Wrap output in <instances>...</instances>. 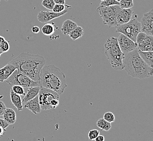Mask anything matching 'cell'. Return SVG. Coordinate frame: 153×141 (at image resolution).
<instances>
[{
	"label": "cell",
	"mask_w": 153,
	"mask_h": 141,
	"mask_svg": "<svg viewBox=\"0 0 153 141\" xmlns=\"http://www.w3.org/2000/svg\"><path fill=\"white\" fill-rule=\"evenodd\" d=\"M8 64L13 65L21 73L34 81H40V74L46 64L44 56L29 53H21Z\"/></svg>",
	"instance_id": "cell-1"
},
{
	"label": "cell",
	"mask_w": 153,
	"mask_h": 141,
	"mask_svg": "<svg viewBox=\"0 0 153 141\" xmlns=\"http://www.w3.org/2000/svg\"><path fill=\"white\" fill-rule=\"evenodd\" d=\"M40 85L61 94L67 88L65 74L55 65H45L40 74Z\"/></svg>",
	"instance_id": "cell-2"
},
{
	"label": "cell",
	"mask_w": 153,
	"mask_h": 141,
	"mask_svg": "<svg viewBox=\"0 0 153 141\" xmlns=\"http://www.w3.org/2000/svg\"><path fill=\"white\" fill-rule=\"evenodd\" d=\"M124 68L127 73L130 76L140 79H143L152 76L153 68L146 64L142 59L138 53V50H135L125 54L123 60Z\"/></svg>",
	"instance_id": "cell-3"
},
{
	"label": "cell",
	"mask_w": 153,
	"mask_h": 141,
	"mask_svg": "<svg viewBox=\"0 0 153 141\" xmlns=\"http://www.w3.org/2000/svg\"><path fill=\"white\" fill-rule=\"evenodd\" d=\"M105 55L112 68L116 70H122L124 68V54L118 44L117 39L115 37H110L106 40L104 44Z\"/></svg>",
	"instance_id": "cell-4"
},
{
	"label": "cell",
	"mask_w": 153,
	"mask_h": 141,
	"mask_svg": "<svg viewBox=\"0 0 153 141\" xmlns=\"http://www.w3.org/2000/svg\"><path fill=\"white\" fill-rule=\"evenodd\" d=\"M121 8L119 5L104 7L100 6L97 11L103 20V24L108 26L109 28L117 26L116 18Z\"/></svg>",
	"instance_id": "cell-5"
},
{
	"label": "cell",
	"mask_w": 153,
	"mask_h": 141,
	"mask_svg": "<svg viewBox=\"0 0 153 141\" xmlns=\"http://www.w3.org/2000/svg\"><path fill=\"white\" fill-rule=\"evenodd\" d=\"M9 85H19L26 88L34 86H41L40 81H34L25 74L16 69L12 75L6 80Z\"/></svg>",
	"instance_id": "cell-6"
},
{
	"label": "cell",
	"mask_w": 153,
	"mask_h": 141,
	"mask_svg": "<svg viewBox=\"0 0 153 141\" xmlns=\"http://www.w3.org/2000/svg\"><path fill=\"white\" fill-rule=\"evenodd\" d=\"M141 23L136 19H133L128 23L117 26L116 32L123 34L136 42L137 36L141 32Z\"/></svg>",
	"instance_id": "cell-7"
},
{
	"label": "cell",
	"mask_w": 153,
	"mask_h": 141,
	"mask_svg": "<svg viewBox=\"0 0 153 141\" xmlns=\"http://www.w3.org/2000/svg\"><path fill=\"white\" fill-rule=\"evenodd\" d=\"M38 98L41 110H47L52 109L51 102L54 99H59V96L55 91L40 86Z\"/></svg>",
	"instance_id": "cell-8"
},
{
	"label": "cell",
	"mask_w": 153,
	"mask_h": 141,
	"mask_svg": "<svg viewBox=\"0 0 153 141\" xmlns=\"http://www.w3.org/2000/svg\"><path fill=\"white\" fill-rule=\"evenodd\" d=\"M136 43L138 50L144 52L153 51V36L148 35L144 33L140 32L137 36Z\"/></svg>",
	"instance_id": "cell-9"
},
{
	"label": "cell",
	"mask_w": 153,
	"mask_h": 141,
	"mask_svg": "<svg viewBox=\"0 0 153 141\" xmlns=\"http://www.w3.org/2000/svg\"><path fill=\"white\" fill-rule=\"evenodd\" d=\"M141 23V32L147 35L153 36V10L143 14Z\"/></svg>",
	"instance_id": "cell-10"
},
{
	"label": "cell",
	"mask_w": 153,
	"mask_h": 141,
	"mask_svg": "<svg viewBox=\"0 0 153 141\" xmlns=\"http://www.w3.org/2000/svg\"><path fill=\"white\" fill-rule=\"evenodd\" d=\"M117 39L121 51L125 54L133 51L137 48V44L135 42L123 34H121Z\"/></svg>",
	"instance_id": "cell-11"
},
{
	"label": "cell",
	"mask_w": 153,
	"mask_h": 141,
	"mask_svg": "<svg viewBox=\"0 0 153 141\" xmlns=\"http://www.w3.org/2000/svg\"><path fill=\"white\" fill-rule=\"evenodd\" d=\"M68 12V9L61 13H54L49 11H41L37 15L38 20L41 23H48L53 19L59 18L66 14Z\"/></svg>",
	"instance_id": "cell-12"
},
{
	"label": "cell",
	"mask_w": 153,
	"mask_h": 141,
	"mask_svg": "<svg viewBox=\"0 0 153 141\" xmlns=\"http://www.w3.org/2000/svg\"><path fill=\"white\" fill-rule=\"evenodd\" d=\"M133 15V11L132 9H122L121 8L120 11L118 13L116 21L117 26L123 24L128 23L132 18Z\"/></svg>",
	"instance_id": "cell-13"
},
{
	"label": "cell",
	"mask_w": 153,
	"mask_h": 141,
	"mask_svg": "<svg viewBox=\"0 0 153 141\" xmlns=\"http://www.w3.org/2000/svg\"><path fill=\"white\" fill-rule=\"evenodd\" d=\"M23 105L25 108L29 110L35 115H37L41 112V109L39 104L38 96L25 103Z\"/></svg>",
	"instance_id": "cell-14"
},
{
	"label": "cell",
	"mask_w": 153,
	"mask_h": 141,
	"mask_svg": "<svg viewBox=\"0 0 153 141\" xmlns=\"http://www.w3.org/2000/svg\"><path fill=\"white\" fill-rule=\"evenodd\" d=\"M16 69L15 66L10 64H8L3 68H0V82L6 81Z\"/></svg>",
	"instance_id": "cell-15"
},
{
	"label": "cell",
	"mask_w": 153,
	"mask_h": 141,
	"mask_svg": "<svg viewBox=\"0 0 153 141\" xmlns=\"http://www.w3.org/2000/svg\"><path fill=\"white\" fill-rule=\"evenodd\" d=\"M40 90V86H34L28 88L26 94L24 96V98L22 100V104L30 101V100L34 98L35 97L38 96L39 92Z\"/></svg>",
	"instance_id": "cell-16"
},
{
	"label": "cell",
	"mask_w": 153,
	"mask_h": 141,
	"mask_svg": "<svg viewBox=\"0 0 153 141\" xmlns=\"http://www.w3.org/2000/svg\"><path fill=\"white\" fill-rule=\"evenodd\" d=\"M77 26V24L73 21L69 19L66 20L63 22L61 28L62 33L63 35H68L71 31H72L75 28H76Z\"/></svg>",
	"instance_id": "cell-17"
},
{
	"label": "cell",
	"mask_w": 153,
	"mask_h": 141,
	"mask_svg": "<svg viewBox=\"0 0 153 141\" xmlns=\"http://www.w3.org/2000/svg\"><path fill=\"white\" fill-rule=\"evenodd\" d=\"M10 97L12 104L18 109L19 111H21L23 110L24 105L22 104L21 96L16 94L12 90H10Z\"/></svg>",
	"instance_id": "cell-18"
},
{
	"label": "cell",
	"mask_w": 153,
	"mask_h": 141,
	"mask_svg": "<svg viewBox=\"0 0 153 141\" xmlns=\"http://www.w3.org/2000/svg\"><path fill=\"white\" fill-rule=\"evenodd\" d=\"M3 119L7 123L10 124H13L16 120V114L15 111L11 108H6L3 113Z\"/></svg>",
	"instance_id": "cell-19"
},
{
	"label": "cell",
	"mask_w": 153,
	"mask_h": 141,
	"mask_svg": "<svg viewBox=\"0 0 153 141\" xmlns=\"http://www.w3.org/2000/svg\"><path fill=\"white\" fill-rule=\"evenodd\" d=\"M138 53L140 56L141 57L142 59L144 60L146 64H147L150 67L153 68V51L144 52L138 50Z\"/></svg>",
	"instance_id": "cell-20"
},
{
	"label": "cell",
	"mask_w": 153,
	"mask_h": 141,
	"mask_svg": "<svg viewBox=\"0 0 153 141\" xmlns=\"http://www.w3.org/2000/svg\"><path fill=\"white\" fill-rule=\"evenodd\" d=\"M84 30L82 27L77 26L69 34V36L73 40L75 41L78 39L80 38L84 34Z\"/></svg>",
	"instance_id": "cell-21"
},
{
	"label": "cell",
	"mask_w": 153,
	"mask_h": 141,
	"mask_svg": "<svg viewBox=\"0 0 153 141\" xmlns=\"http://www.w3.org/2000/svg\"><path fill=\"white\" fill-rule=\"evenodd\" d=\"M97 126L102 130L108 131L111 128V124L105 121L103 118L99 119L96 123Z\"/></svg>",
	"instance_id": "cell-22"
},
{
	"label": "cell",
	"mask_w": 153,
	"mask_h": 141,
	"mask_svg": "<svg viewBox=\"0 0 153 141\" xmlns=\"http://www.w3.org/2000/svg\"><path fill=\"white\" fill-rule=\"evenodd\" d=\"M41 31L44 35L46 36H50L52 35L55 32L54 26L53 24L47 23L45 24L41 28Z\"/></svg>",
	"instance_id": "cell-23"
},
{
	"label": "cell",
	"mask_w": 153,
	"mask_h": 141,
	"mask_svg": "<svg viewBox=\"0 0 153 141\" xmlns=\"http://www.w3.org/2000/svg\"><path fill=\"white\" fill-rule=\"evenodd\" d=\"M119 6L122 9H129L134 6L133 0H121L119 2Z\"/></svg>",
	"instance_id": "cell-24"
},
{
	"label": "cell",
	"mask_w": 153,
	"mask_h": 141,
	"mask_svg": "<svg viewBox=\"0 0 153 141\" xmlns=\"http://www.w3.org/2000/svg\"><path fill=\"white\" fill-rule=\"evenodd\" d=\"M41 4L45 8L52 10L53 7L55 5V3L53 0H43Z\"/></svg>",
	"instance_id": "cell-25"
},
{
	"label": "cell",
	"mask_w": 153,
	"mask_h": 141,
	"mask_svg": "<svg viewBox=\"0 0 153 141\" xmlns=\"http://www.w3.org/2000/svg\"><path fill=\"white\" fill-rule=\"evenodd\" d=\"M11 90L16 94H18V95H20V96H25V92L24 88L21 86H12Z\"/></svg>",
	"instance_id": "cell-26"
},
{
	"label": "cell",
	"mask_w": 153,
	"mask_h": 141,
	"mask_svg": "<svg viewBox=\"0 0 153 141\" xmlns=\"http://www.w3.org/2000/svg\"><path fill=\"white\" fill-rule=\"evenodd\" d=\"M103 118L109 123H112L115 121V115L111 112H106L103 115Z\"/></svg>",
	"instance_id": "cell-27"
},
{
	"label": "cell",
	"mask_w": 153,
	"mask_h": 141,
	"mask_svg": "<svg viewBox=\"0 0 153 141\" xmlns=\"http://www.w3.org/2000/svg\"><path fill=\"white\" fill-rule=\"evenodd\" d=\"M115 5H119V2L116 0H104L100 3V6L104 7H110Z\"/></svg>",
	"instance_id": "cell-28"
},
{
	"label": "cell",
	"mask_w": 153,
	"mask_h": 141,
	"mask_svg": "<svg viewBox=\"0 0 153 141\" xmlns=\"http://www.w3.org/2000/svg\"><path fill=\"white\" fill-rule=\"evenodd\" d=\"M100 135V131L97 129L90 130L88 132V136L90 140L93 141Z\"/></svg>",
	"instance_id": "cell-29"
},
{
	"label": "cell",
	"mask_w": 153,
	"mask_h": 141,
	"mask_svg": "<svg viewBox=\"0 0 153 141\" xmlns=\"http://www.w3.org/2000/svg\"><path fill=\"white\" fill-rule=\"evenodd\" d=\"M66 7L65 4H55V5L53 7L52 11L54 13H61L64 11L65 10L68 8H66Z\"/></svg>",
	"instance_id": "cell-30"
},
{
	"label": "cell",
	"mask_w": 153,
	"mask_h": 141,
	"mask_svg": "<svg viewBox=\"0 0 153 141\" xmlns=\"http://www.w3.org/2000/svg\"><path fill=\"white\" fill-rule=\"evenodd\" d=\"M10 49L9 42L6 40L3 41V42L0 45V50L2 53H6L8 52Z\"/></svg>",
	"instance_id": "cell-31"
},
{
	"label": "cell",
	"mask_w": 153,
	"mask_h": 141,
	"mask_svg": "<svg viewBox=\"0 0 153 141\" xmlns=\"http://www.w3.org/2000/svg\"><path fill=\"white\" fill-rule=\"evenodd\" d=\"M59 99H54L51 102V106L52 109H56V108L59 104Z\"/></svg>",
	"instance_id": "cell-32"
},
{
	"label": "cell",
	"mask_w": 153,
	"mask_h": 141,
	"mask_svg": "<svg viewBox=\"0 0 153 141\" xmlns=\"http://www.w3.org/2000/svg\"><path fill=\"white\" fill-rule=\"evenodd\" d=\"M9 124L7 123L3 118H0V126L2 127L3 129L6 130V128L9 126Z\"/></svg>",
	"instance_id": "cell-33"
},
{
	"label": "cell",
	"mask_w": 153,
	"mask_h": 141,
	"mask_svg": "<svg viewBox=\"0 0 153 141\" xmlns=\"http://www.w3.org/2000/svg\"><path fill=\"white\" fill-rule=\"evenodd\" d=\"M6 106L4 104V103H3L2 101L0 100V116H3V113L6 110Z\"/></svg>",
	"instance_id": "cell-34"
},
{
	"label": "cell",
	"mask_w": 153,
	"mask_h": 141,
	"mask_svg": "<svg viewBox=\"0 0 153 141\" xmlns=\"http://www.w3.org/2000/svg\"><path fill=\"white\" fill-rule=\"evenodd\" d=\"M32 31L33 33H35V34H38L40 32V28L37 26H34L32 27Z\"/></svg>",
	"instance_id": "cell-35"
},
{
	"label": "cell",
	"mask_w": 153,
	"mask_h": 141,
	"mask_svg": "<svg viewBox=\"0 0 153 141\" xmlns=\"http://www.w3.org/2000/svg\"><path fill=\"white\" fill-rule=\"evenodd\" d=\"M105 141V137L104 136L101 135H99L97 136L96 138L94 139V141Z\"/></svg>",
	"instance_id": "cell-36"
},
{
	"label": "cell",
	"mask_w": 153,
	"mask_h": 141,
	"mask_svg": "<svg viewBox=\"0 0 153 141\" xmlns=\"http://www.w3.org/2000/svg\"><path fill=\"white\" fill-rule=\"evenodd\" d=\"M55 4H65V0H53Z\"/></svg>",
	"instance_id": "cell-37"
},
{
	"label": "cell",
	"mask_w": 153,
	"mask_h": 141,
	"mask_svg": "<svg viewBox=\"0 0 153 141\" xmlns=\"http://www.w3.org/2000/svg\"><path fill=\"white\" fill-rule=\"evenodd\" d=\"M6 131V130L4 129L2 127L0 126V138L4 135V132Z\"/></svg>",
	"instance_id": "cell-38"
},
{
	"label": "cell",
	"mask_w": 153,
	"mask_h": 141,
	"mask_svg": "<svg viewBox=\"0 0 153 141\" xmlns=\"http://www.w3.org/2000/svg\"><path fill=\"white\" fill-rule=\"evenodd\" d=\"M4 40H5V39L4 38L3 36L0 35V45L1 44Z\"/></svg>",
	"instance_id": "cell-39"
},
{
	"label": "cell",
	"mask_w": 153,
	"mask_h": 141,
	"mask_svg": "<svg viewBox=\"0 0 153 141\" xmlns=\"http://www.w3.org/2000/svg\"><path fill=\"white\" fill-rule=\"evenodd\" d=\"M2 54V52L1 51H0V57H1V54Z\"/></svg>",
	"instance_id": "cell-40"
},
{
	"label": "cell",
	"mask_w": 153,
	"mask_h": 141,
	"mask_svg": "<svg viewBox=\"0 0 153 141\" xmlns=\"http://www.w3.org/2000/svg\"><path fill=\"white\" fill-rule=\"evenodd\" d=\"M116 1H117V2H119L120 1H121V0H116Z\"/></svg>",
	"instance_id": "cell-41"
},
{
	"label": "cell",
	"mask_w": 153,
	"mask_h": 141,
	"mask_svg": "<svg viewBox=\"0 0 153 141\" xmlns=\"http://www.w3.org/2000/svg\"><path fill=\"white\" fill-rule=\"evenodd\" d=\"M101 1H104V0H100Z\"/></svg>",
	"instance_id": "cell-42"
},
{
	"label": "cell",
	"mask_w": 153,
	"mask_h": 141,
	"mask_svg": "<svg viewBox=\"0 0 153 141\" xmlns=\"http://www.w3.org/2000/svg\"><path fill=\"white\" fill-rule=\"evenodd\" d=\"M6 1H8V0H6Z\"/></svg>",
	"instance_id": "cell-43"
},
{
	"label": "cell",
	"mask_w": 153,
	"mask_h": 141,
	"mask_svg": "<svg viewBox=\"0 0 153 141\" xmlns=\"http://www.w3.org/2000/svg\"><path fill=\"white\" fill-rule=\"evenodd\" d=\"M0 2H1V0H0Z\"/></svg>",
	"instance_id": "cell-44"
},
{
	"label": "cell",
	"mask_w": 153,
	"mask_h": 141,
	"mask_svg": "<svg viewBox=\"0 0 153 141\" xmlns=\"http://www.w3.org/2000/svg\"><path fill=\"white\" fill-rule=\"evenodd\" d=\"M0 51H1V50H0Z\"/></svg>",
	"instance_id": "cell-45"
}]
</instances>
